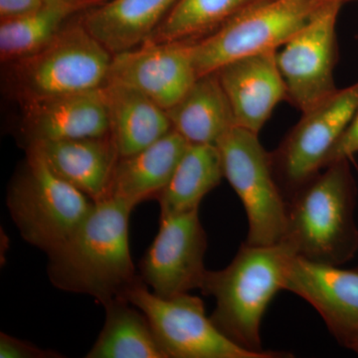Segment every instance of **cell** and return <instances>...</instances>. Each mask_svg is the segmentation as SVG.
Returning <instances> with one entry per match:
<instances>
[{"mask_svg": "<svg viewBox=\"0 0 358 358\" xmlns=\"http://www.w3.org/2000/svg\"><path fill=\"white\" fill-rule=\"evenodd\" d=\"M285 289L313 306L339 343L352 348L358 334V270L324 265L294 256Z\"/></svg>", "mask_w": 358, "mask_h": 358, "instance_id": "obj_13", "label": "cell"}, {"mask_svg": "<svg viewBox=\"0 0 358 358\" xmlns=\"http://www.w3.org/2000/svg\"><path fill=\"white\" fill-rule=\"evenodd\" d=\"M178 0H109L81 16L87 30L113 55L147 42Z\"/></svg>", "mask_w": 358, "mask_h": 358, "instance_id": "obj_19", "label": "cell"}, {"mask_svg": "<svg viewBox=\"0 0 358 358\" xmlns=\"http://www.w3.org/2000/svg\"><path fill=\"white\" fill-rule=\"evenodd\" d=\"M81 16L38 50L3 63L7 95L23 106L100 89L107 82L113 54L87 30Z\"/></svg>", "mask_w": 358, "mask_h": 358, "instance_id": "obj_4", "label": "cell"}, {"mask_svg": "<svg viewBox=\"0 0 358 358\" xmlns=\"http://www.w3.org/2000/svg\"><path fill=\"white\" fill-rule=\"evenodd\" d=\"M134 207L108 197L95 202L83 222L48 254L47 273L56 288L93 296L103 307L124 298L136 275L129 244V220Z\"/></svg>", "mask_w": 358, "mask_h": 358, "instance_id": "obj_1", "label": "cell"}, {"mask_svg": "<svg viewBox=\"0 0 358 358\" xmlns=\"http://www.w3.org/2000/svg\"><path fill=\"white\" fill-rule=\"evenodd\" d=\"M222 157L215 145H189L157 201L160 216L199 209L200 202L220 185Z\"/></svg>", "mask_w": 358, "mask_h": 358, "instance_id": "obj_22", "label": "cell"}, {"mask_svg": "<svg viewBox=\"0 0 358 358\" xmlns=\"http://www.w3.org/2000/svg\"><path fill=\"white\" fill-rule=\"evenodd\" d=\"M109 0H44L34 13L0 22V58L9 62L48 44L73 20Z\"/></svg>", "mask_w": 358, "mask_h": 358, "instance_id": "obj_21", "label": "cell"}, {"mask_svg": "<svg viewBox=\"0 0 358 358\" xmlns=\"http://www.w3.org/2000/svg\"><path fill=\"white\" fill-rule=\"evenodd\" d=\"M324 1H336L341 2V3H343V2L348 1V0H324Z\"/></svg>", "mask_w": 358, "mask_h": 358, "instance_id": "obj_29", "label": "cell"}, {"mask_svg": "<svg viewBox=\"0 0 358 358\" xmlns=\"http://www.w3.org/2000/svg\"><path fill=\"white\" fill-rule=\"evenodd\" d=\"M236 126L260 133L278 103L287 99L275 51L237 59L215 71Z\"/></svg>", "mask_w": 358, "mask_h": 358, "instance_id": "obj_15", "label": "cell"}, {"mask_svg": "<svg viewBox=\"0 0 358 358\" xmlns=\"http://www.w3.org/2000/svg\"><path fill=\"white\" fill-rule=\"evenodd\" d=\"M127 299L148 317L167 358H277L285 353H258L230 341L205 313L203 301L189 293L162 298L140 280Z\"/></svg>", "mask_w": 358, "mask_h": 358, "instance_id": "obj_8", "label": "cell"}, {"mask_svg": "<svg viewBox=\"0 0 358 358\" xmlns=\"http://www.w3.org/2000/svg\"><path fill=\"white\" fill-rule=\"evenodd\" d=\"M28 147L36 148L54 173L94 202L109 196L110 180L120 159L110 134L96 138L42 141Z\"/></svg>", "mask_w": 358, "mask_h": 358, "instance_id": "obj_16", "label": "cell"}, {"mask_svg": "<svg viewBox=\"0 0 358 358\" xmlns=\"http://www.w3.org/2000/svg\"><path fill=\"white\" fill-rule=\"evenodd\" d=\"M358 109V82L338 90L303 114L280 148L271 155L278 185L287 201L324 169L334 147Z\"/></svg>", "mask_w": 358, "mask_h": 358, "instance_id": "obj_9", "label": "cell"}, {"mask_svg": "<svg viewBox=\"0 0 358 358\" xmlns=\"http://www.w3.org/2000/svg\"><path fill=\"white\" fill-rule=\"evenodd\" d=\"M358 152V109L353 115L352 121L346 127L345 131L341 134L338 143L331 148L327 155L324 167L341 162L348 160V157Z\"/></svg>", "mask_w": 358, "mask_h": 358, "instance_id": "obj_26", "label": "cell"}, {"mask_svg": "<svg viewBox=\"0 0 358 358\" xmlns=\"http://www.w3.org/2000/svg\"><path fill=\"white\" fill-rule=\"evenodd\" d=\"M0 357L1 358H55L60 353L41 350L29 343L13 338L8 334H0Z\"/></svg>", "mask_w": 358, "mask_h": 358, "instance_id": "obj_25", "label": "cell"}, {"mask_svg": "<svg viewBox=\"0 0 358 358\" xmlns=\"http://www.w3.org/2000/svg\"><path fill=\"white\" fill-rule=\"evenodd\" d=\"M95 202L52 171L41 154L26 148L6 205L20 236L48 255L83 222Z\"/></svg>", "mask_w": 358, "mask_h": 358, "instance_id": "obj_5", "label": "cell"}, {"mask_svg": "<svg viewBox=\"0 0 358 358\" xmlns=\"http://www.w3.org/2000/svg\"><path fill=\"white\" fill-rule=\"evenodd\" d=\"M101 89L120 157L145 150L173 129L166 110L134 87L108 80Z\"/></svg>", "mask_w": 358, "mask_h": 358, "instance_id": "obj_18", "label": "cell"}, {"mask_svg": "<svg viewBox=\"0 0 358 358\" xmlns=\"http://www.w3.org/2000/svg\"><path fill=\"white\" fill-rule=\"evenodd\" d=\"M288 199L282 241L310 262L341 266L358 249L355 185L346 160L324 167Z\"/></svg>", "mask_w": 358, "mask_h": 358, "instance_id": "obj_3", "label": "cell"}, {"mask_svg": "<svg viewBox=\"0 0 358 358\" xmlns=\"http://www.w3.org/2000/svg\"><path fill=\"white\" fill-rule=\"evenodd\" d=\"M260 1L262 0H178L145 43L197 41Z\"/></svg>", "mask_w": 358, "mask_h": 358, "instance_id": "obj_24", "label": "cell"}, {"mask_svg": "<svg viewBox=\"0 0 358 358\" xmlns=\"http://www.w3.org/2000/svg\"><path fill=\"white\" fill-rule=\"evenodd\" d=\"M341 2L329 1L275 51L287 99L303 114L334 95L336 26Z\"/></svg>", "mask_w": 358, "mask_h": 358, "instance_id": "obj_10", "label": "cell"}, {"mask_svg": "<svg viewBox=\"0 0 358 358\" xmlns=\"http://www.w3.org/2000/svg\"><path fill=\"white\" fill-rule=\"evenodd\" d=\"M352 348V350H355V352H358V334L357 336V338H355V341H353L352 348Z\"/></svg>", "mask_w": 358, "mask_h": 358, "instance_id": "obj_28", "label": "cell"}, {"mask_svg": "<svg viewBox=\"0 0 358 358\" xmlns=\"http://www.w3.org/2000/svg\"><path fill=\"white\" fill-rule=\"evenodd\" d=\"M103 308L105 324L87 358H167L145 313L126 298Z\"/></svg>", "mask_w": 358, "mask_h": 358, "instance_id": "obj_23", "label": "cell"}, {"mask_svg": "<svg viewBox=\"0 0 358 358\" xmlns=\"http://www.w3.org/2000/svg\"><path fill=\"white\" fill-rule=\"evenodd\" d=\"M258 136L234 127L216 145L222 157L224 176L241 199L248 217L245 243L261 246L280 243L284 239L288 202L275 179L272 157Z\"/></svg>", "mask_w": 358, "mask_h": 358, "instance_id": "obj_7", "label": "cell"}, {"mask_svg": "<svg viewBox=\"0 0 358 358\" xmlns=\"http://www.w3.org/2000/svg\"><path fill=\"white\" fill-rule=\"evenodd\" d=\"M294 256L285 241L261 246L244 243L227 267L207 271L200 289L215 298L210 319L224 336L250 352H268L261 341L264 313L275 294L285 289Z\"/></svg>", "mask_w": 358, "mask_h": 358, "instance_id": "obj_2", "label": "cell"}, {"mask_svg": "<svg viewBox=\"0 0 358 358\" xmlns=\"http://www.w3.org/2000/svg\"><path fill=\"white\" fill-rule=\"evenodd\" d=\"M21 108L26 147L110 134L109 114L101 88L44 99Z\"/></svg>", "mask_w": 358, "mask_h": 358, "instance_id": "obj_14", "label": "cell"}, {"mask_svg": "<svg viewBox=\"0 0 358 358\" xmlns=\"http://www.w3.org/2000/svg\"><path fill=\"white\" fill-rule=\"evenodd\" d=\"M44 0H0V22L20 20L41 6Z\"/></svg>", "mask_w": 358, "mask_h": 358, "instance_id": "obj_27", "label": "cell"}, {"mask_svg": "<svg viewBox=\"0 0 358 358\" xmlns=\"http://www.w3.org/2000/svg\"><path fill=\"white\" fill-rule=\"evenodd\" d=\"M197 78L190 42H169L145 43L115 54L107 81L134 87L167 110L183 98Z\"/></svg>", "mask_w": 358, "mask_h": 358, "instance_id": "obj_12", "label": "cell"}, {"mask_svg": "<svg viewBox=\"0 0 358 358\" xmlns=\"http://www.w3.org/2000/svg\"><path fill=\"white\" fill-rule=\"evenodd\" d=\"M206 248L199 209L160 216L159 233L141 261V279L162 298L201 289Z\"/></svg>", "mask_w": 358, "mask_h": 358, "instance_id": "obj_11", "label": "cell"}, {"mask_svg": "<svg viewBox=\"0 0 358 358\" xmlns=\"http://www.w3.org/2000/svg\"><path fill=\"white\" fill-rule=\"evenodd\" d=\"M324 0H262L211 34L190 42L199 77L246 56L277 51L301 29Z\"/></svg>", "mask_w": 358, "mask_h": 358, "instance_id": "obj_6", "label": "cell"}, {"mask_svg": "<svg viewBox=\"0 0 358 358\" xmlns=\"http://www.w3.org/2000/svg\"><path fill=\"white\" fill-rule=\"evenodd\" d=\"M189 145L178 131L171 129L145 150L120 157L108 197L124 200L134 207L147 200H157Z\"/></svg>", "mask_w": 358, "mask_h": 358, "instance_id": "obj_17", "label": "cell"}, {"mask_svg": "<svg viewBox=\"0 0 358 358\" xmlns=\"http://www.w3.org/2000/svg\"><path fill=\"white\" fill-rule=\"evenodd\" d=\"M173 131L190 145H217L236 126L229 100L215 72L202 75L179 102L166 110Z\"/></svg>", "mask_w": 358, "mask_h": 358, "instance_id": "obj_20", "label": "cell"}]
</instances>
